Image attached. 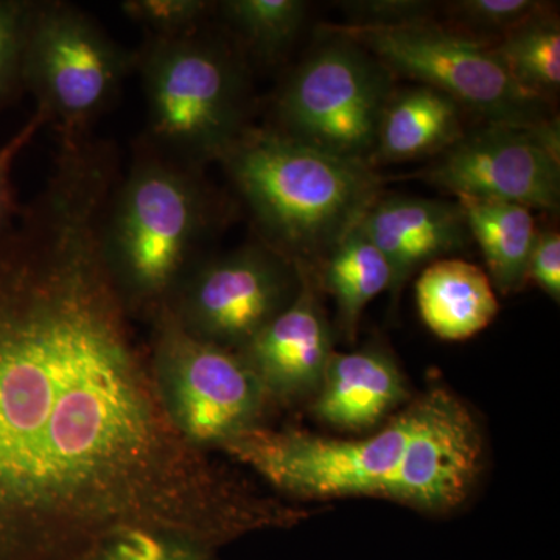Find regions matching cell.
<instances>
[{
    "label": "cell",
    "instance_id": "9",
    "mask_svg": "<svg viewBox=\"0 0 560 560\" xmlns=\"http://www.w3.org/2000/svg\"><path fill=\"white\" fill-rule=\"evenodd\" d=\"M327 32L353 40L394 75L442 92L486 124L537 127L555 119L548 103L514 83L492 44L460 35L440 22L389 28L327 25Z\"/></svg>",
    "mask_w": 560,
    "mask_h": 560
},
{
    "label": "cell",
    "instance_id": "24",
    "mask_svg": "<svg viewBox=\"0 0 560 560\" xmlns=\"http://www.w3.org/2000/svg\"><path fill=\"white\" fill-rule=\"evenodd\" d=\"M35 0H0V113L14 105L24 88V51Z\"/></svg>",
    "mask_w": 560,
    "mask_h": 560
},
{
    "label": "cell",
    "instance_id": "20",
    "mask_svg": "<svg viewBox=\"0 0 560 560\" xmlns=\"http://www.w3.org/2000/svg\"><path fill=\"white\" fill-rule=\"evenodd\" d=\"M302 0H224L217 5L221 20L237 40V49L257 60L275 62L296 40L307 18Z\"/></svg>",
    "mask_w": 560,
    "mask_h": 560
},
{
    "label": "cell",
    "instance_id": "8",
    "mask_svg": "<svg viewBox=\"0 0 560 560\" xmlns=\"http://www.w3.org/2000/svg\"><path fill=\"white\" fill-rule=\"evenodd\" d=\"M291 73L276 101L275 130L342 160L374 165L394 73L337 33Z\"/></svg>",
    "mask_w": 560,
    "mask_h": 560
},
{
    "label": "cell",
    "instance_id": "3",
    "mask_svg": "<svg viewBox=\"0 0 560 560\" xmlns=\"http://www.w3.org/2000/svg\"><path fill=\"white\" fill-rule=\"evenodd\" d=\"M219 162L259 241L313 270L382 195L374 165L331 156L272 127L250 125Z\"/></svg>",
    "mask_w": 560,
    "mask_h": 560
},
{
    "label": "cell",
    "instance_id": "16",
    "mask_svg": "<svg viewBox=\"0 0 560 560\" xmlns=\"http://www.w3.org/2000/svg\"><path fill=\"white\" fill-rule=\"evenodd\" d=\"M463 108L433 88L394 90L383 110L374 162H407L436 156L464 135Z\"/></svg>",
    "mask_w": 560,
    "mask_h": 560
},
{
    "label": "cell",
    "instance_id": "14",
    "mask_svg": "<svg viewBox=\"0 0 560 560\" xmlns=\"http://www.w3.org/2000/svg\"><path fill=\"white\" fill-rule=\"evenodd\" d=\"M407 399V378L396 360L381 346H366L331 353L312 410L331 429L363 431L374 429Z\"/></svg>",
    "mask_w": 560,
    "mask_h": 560
},
{
    "label": "cell",
    "instance_id": "4",
    "mask_svg": "<svg viewBox=\"0 0 560 560\" xmlns=\"http://www.w3.org/2000/svg\"><path fill=\"white\" fill-rule=\"evenodd\" d=\"M221 220L220 201L202 168L165 156L140 139L102 226L110 276L132 318L168 307L180 283L205 260Z\"/></svg>",
    "mask_w": 560,
    "mask_h": 560
},
{
    "label": "cell",
    "instance_id": "1",
    "mask_svg": "<svg viewBox=\"0 0 560 560\" xmlns=\"http://www.w3.org/2000/svg\"><path fill=\"white\" fill-rule=\"evenodd\" d=\"M121 176L105 143L60 147L0 238V560H88L125 530L219 548L253 490L162 410L102 248Z\"/></svg>",
    "mask_w": 560,
    "mask_h": 560
},
{
    "label": "cell",
    "instance_id": "25",
    "mask_svg": "<svg viewBox=\"0 0 560 560\" xmlns=\"http://www.w3.org/2000/svg\"><path fill=\"white\" fill-rule=\"evenodd\" d=\"M340 5L348 18L345 25L371 28L400 27L434 21L438 10L436 3L425 0H357L342 2Z\"/></svg>",
    "mask_w": 560,
    "mask_h": 560
},
{
    "label": "cell",
    "instance_id": "12",
    "mask_svg": "<svg viewBox=\"0 0 560 560\" xmlns=\"http://www.w3.org/2000/svg\"><path fill=\"white\" fill-rule=\"evenodd\" d=\"M296 267L301 276L296 298L237 350L271 405L313 399L335 352L316 271Z\"/></svg>",
    "mask_w": 560,
    "mask_h": 560
},
{
    "label": "cell",
    "instance_id": "10",
    "mask_svg": "<svg viewBox=\"0 0 560 560\" xmlns=\"http://www.w3.org/2000/svg\"><path fill=\"white\" fill-rule=\"evenodd\" d=\"M300 285L293 261L260 241L250 242L201 260L168 308L191 337L237 352L289 307Z\"/></svg>",
    "mask_w": 560,
    "mask_h": 560
},
{
    "label": "cell",
    "instance_id": "18",
    "mask_svg": "<svg viewBox=\"0 0 560 560\" xmlns=\"http://www.w3.org/2000/svg\"><path fill=\"white\" fill-rule=\"evenodd\" d=\"M320 291L334 298L338 330L346 340L355 338L364 308L382 291L393 287L388 260L359 223L342 235L316 268Z\"/></svg>",
    "mask_w": 560,
    "mask_h": 560
},
{
    "label": "cell",
    "instance_id": "5",
    "mask_svg": "<svg viewBox=\"0 0 560 560\" xmlns=\"http://www.w3.org/2000/svg\"><path fill=\"white\" fill-rule=\"evenodd\" d=\"M135 70L147 102L142 139L172 160L205 168L253 125L246 58L206 27L180 38L145 36Z\"/></svg>",
    "mask_w": 560,
    "mask_h": 560
},
{
    "label": "cell",
    "instance_id": "17",
    "mask_svg": "<svg viewBox=\"0 0 560 560\" xmlns=\"http://www.w3.org/2000/svg\"><path fill=\"white\" fill-rule=\"evenodd\" d=\"M471 242L480 246L493 289L503 296L518 293L528 282L530 250L537 226L530 209L514 202L456 197Z\"/></svg>",
    "mask_w": 560,
    "mask_h": 560
},
{
    "label": "cell",
    "instance_id": "21",
    "mask_svg": "<svg viewBox=\"0 0 560 560\" xmlns=\"http://www.w3.org/2000/svg\"><path fill=\"white\" fill-rule=\"evenodd\" d=\"M550 3L539 0H458L445 3L452 31L495 44Z\"/></svg>",
    "mask_w": 560,
    "mask_h": 560
},
{
    "label": "cell",
    "instance_id": "22",
    "mask_svg": "<svg viewBox=\"0 0 560 560\" xmlns=\"http://www.w3.org/2000/svg\"><path fill=\"white\" fill-rule=\"evenodd\" d=\"M88 560H219L215 548L162 530L131 529L106 541Z\"/></svg>",
    "mask_w": 560,
    "mask_h": 560
},
{
    "label": "cell",
    "instance_id": "19",
    "mask_svg": "<svg viewBox=\"0 0 560 560\" xmlns=\"http://www.w3.org/2000/svg\"><path fill=\"white\" fill-rule=\"evenodd\" d=\"M492 47L523 92L551 105L560 88V24L551 5Z\"/></svg>",
    "mask_w": 560,
    "mask_h": 560
},
{
    "label": "cell",
    "instance_id": "2",
    "mask_svg": "<svg viewBox=\"0 0 560 560\" xmlns=\"http://www.w3.org/2000/svg\"><path fill=\"white\" fill-rule=\"evenodd\" d=\"M221 452L296 499L364 497L447 512L477 485L485 441L474 415L455 394L431 389L361 440L260 427Z\"/></svg>",
    "mask_w": 560,
    "mask_h": 560
},
{
    "label": "cell",
    "instance_id": "7",
    "mask_svg": "<svg viewBox=\"0 0 560 560\" xmlns=\"http://www.w3.org/2000/svg\"><path fill=\"white\" fill-rule=\"evenodd\" d=\"M135 70V50L90 14L60 0H35L24 51V88L60 142L92 135Z\"/></svg>",
    "mask_w": 560,
    "mask_h": 560
},
{
    "label": "cell",
    "instance_id": "15",
    "mask_svg": "<svg viewBox=\"0 0 560 560\" xmlns=\"http://www.w3.org/2000/svg\"><path fill=\"white\" fill-rule=\"evenodd\" d=\"M420 318L445 341L469 340L493 323L500 304L488 272L459 257L420 271L416 283Z\"/></svg>",
    "mask_w": 560,
    "mask_h": 560
},
{
    "label": "cell",
    "instance_id": "13",
    "mask_svg": "<svg viewBox=\"0 0 560 560\" xmlns=\"http://www.w3.org/2000/svg\"><path fill=\"white\" fill-rule=\"evenodd\" d=\"M360 226L388 260L394 293L415 272L471 243L458 202L429 198L381 195L361 217Z\"/></svg>",
    "mask_w": 560,
    "mask_h": 560
},
{
    "label": "cell",
    "instance_id": "11",
    "mask_svg": "<svg viewBox=\"0 0 560 560\" xmlns=\"http://www.w3.org/2000/svg\"><path fill=\"white\" fill-rule=\"evenodd\" d=\"M420 178L455 197L555 212L560 201L559 120L537 127L486 124L466 131Z\"/></svg>",
    "mask_w": 560,
    "mask_h": 560
},
{
    "label": "cell",
    "instance_id": "6",
    "mask_svg": "<svg viewBox=\"0 0 560 560\" xmlns=\"http://www.w3.org/2000/svg\"><path fill=\"white\" fill-rule=\"evenodd\" d=\"M150 324L151 377L184 440L209 453L265 427L271 401L235 350L191 337L168 307Z\"/></svg>",
    "mask_w": 560,
    "mask_h": 560
},
{
    "label": "cell",
    "instance_id": "26",
    "mask_svg": "<svg viewBox=\"0 0 560 560\" xmlns=\"http://www.w3.org/2000/svg\"><path fill=\"white\" fill-rule=\"evenodd\" d=\"M46 125V114L36 109L31 120L9 142L0 147V238L14 226L22 210L13 184L14 162Z\"/></svg>",
    "mask_w": 560,
    "mask_h": 560
},
{
    "label": "cell",
    "instance_id": "27",
    "mask_svg": "<svg viewBox=\"0 0 560 560\" xmlns=\"http://www.w3.org/2000/svg\"><path fill=\"white\" fill-rule=\"evenodd\" d=\"M536 283L552 301L560 300V235L555 230L537 231L530 250L528 282Z\"/></svg>",
    "mask_w": 560,
    "mask_h": 560
},
{
    "label": "cell",
    "instance_id": "23",
    "mask_svg": "<svg viewBox=\"0 0 560 560\" xmlns=\"http://www.w3.org/2000/svg\"><path fill=\"white\" fill-rule=\"evenodd\" d=\"M121 13L151 38H180L205 28L217 3L209 0H125Z\"/></svg>",
    "mask_w": 560,
    "mask_h": 560
}]
</instances>
